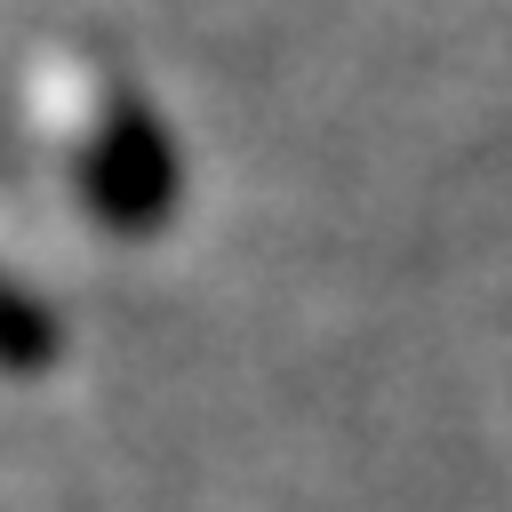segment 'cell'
Returning <instances> with one entry per match:
<instances>
[{"label":"cell","mask_w":512,"mask_h":512,"mask_svg":"<svg viewBox=\"0 0 512 512\" xmlns=\"http://www.w3.org/2000/svg\"><path fill=\"white\" fill-rule=\"evenodd\" d=\"M80 96V120H64V152H72V184H80V216H96L104 232H160L168 200H176V152H168V128L104 88L96 72L72 80Z\"/></svg>","instance_id":"cell-1"},{"label":"cell","mask_w":512,"mask_h":512,"mask_svg":"<svg viewBox=\"0 0 512 512\" xmlns=\"http://www.w3.org/2000/svg\"><path fill=\"white\" fill-rule=\"evenodd\" d=\"M48 360H56V320H48V304L0 280V376H40Z\"/></svg>","instance_id":"cell-2"}]
</instances>
